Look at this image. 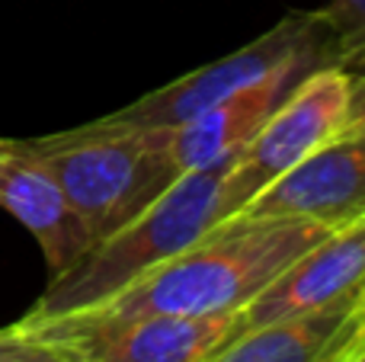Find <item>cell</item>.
I'll use <instances>...</instances> for the list:
<instances>
[{
    "label": "cell",
    "instance_id": "cell-1",
    "mask_svg": "<svg viewBox=\"0 0 365 362\" xmlns=\"http://www.w3.org/2000/svg\"><path fill=\"white\" fill-rule=\"evenodd\" d=\"M334 228L308 218L231 215L212 231L158 263L103 305L100 314H237ZM74 314V311H71Z\"/></svg>",
    "mask_w": 365,
    "mask_h": 362
},
{
    "label": "cell",
    "instance_id": "cell-2",
    "mask_svg": "<svg viewBox=\"0 0 365 362\" xmlns=\"http://www.w3.org/2000/svg\"><path fill=\"white\" fill-rule=\"evenodd\" d=\"M231 160L234 154H227L218 164L186 170L141 215L90 244L64 273L51 276L48 289L23 318H58L103 305L148 269L177 257L205 231L225 222Z\"/></svg>",
    "mask_w": 365,
    "mask_h": 362
},
{
    "label": "cell",
    "instance_id": "cell-3",
    "mask_svg": "<svg viewBox=\"0 0 365 362\" xmlns=\"http://www.w3.org/2000/svg\"><path fill=\"white\" fill-rule=\"evenodd\" d=\"M167 135L93 119L26 141L61 186L90 244H96L141 215L182 177L167 151Z\"/></svg>",
    "mask_w": 365,
    "mask_h": 362
},
{
    "label": "cell",
    "instance_id": "cell-4",
    "mask_svg": "<svg viewBox=\"0 0 365 362\" xmlns=\"http://www.w3.org/2000/svg\"><path fill=\"white\" fill-rule=\"evenodd\" d=\"M298 51H330L334 58V36L324 19V10L285 13L272 29L247 42L244 48L212 64H202L103 119L113 125L141 128V132H173V128L186 125L189 119L202 115L205 109H212L215 103H221L225 96L269 74L279 61L298 55Z\"/></svg>",
    "mask_w": 365,
    "mask_h": 362
},
{
    "label": "cell",
    "instance_id": "cell-5",
    "mask_svg": "<svg viewBox=\"0 0 365 362\" xmlns=\"http://www.w3.org/2000/svg\"><path fill=\"white\" fill-rule=\"evenodd\" d=\"M19 331L51 343L71 362H205L240 333L237 314H100L19 318Z\"/></svg>",
    "mask_w": 365,
    "mask_h": 362
},
{
    "label": "cell",
    "instance_id": "cell-6",
    "mask_svg": "<svg viewBox=\"0 0 365 362\" xmlns=\"http://www.w3.org/2000/svg\"><path fill=\"white\" fill-rule=\"evenodd\" d=\"M353 74L336 64L314 68L289 90L259 132L234 154L227 170V218L237 215L259 190L336 141L349 119Z\"/></svg>",
    "mask_w": 365,
    "mask_h": 362
},
{
    "label": "cell",
    "instance_id": "cell-7",
    "mask_svg": "<svg viewBox=\"0 0 365 362\" xmlns=\"http://www.w3.org/2000/svg\"><path fill=\"white\" fill-rule=\"evenodd\" d=\"M324 64H334L330 51H298V55L279 61L259 81L247 83L237 93L205 109L202 115L189 119L186 125L173 128L167 135V151H170L177 170H199V167L218 164L227 154H237L272 115V109L289 96V90L308 71L324 68Z\"/></svg>",
    "mask_w": 365,
    "mask_h": 362
},
{
    "label": "cell",
    "instance_id": "cell-8",
    "mask_svg": "<svg viewBox=\"0 0 365 362\" xmlns=\"http://www.w3.org/2000/svg\"><path fill=\"white\" fill-rule=\"evenodd\" d=\"M365 289V215L324 234L240 311V331L321 311Z\"/></svg>",
    "mask_w": 365,
    "mask_h": 362
},
{
    "label": "cell",
    "instance_id": "cell-9",
    "mask_svg": "<svg viewBox=\"0 0 365 362\" xmlns=\"http://www.w3.org/2000/svg\"><path fill=\"white\" fill-rule=\"evenodd\" d=\"M237 215L308 218L340 228L365 215V141L336 138L259 190Z\"/></svg>",
    "mask_w": 365,
    "mask_h": 362
},
{
    "label": "cell",
    "instance_id": "cell-10",
    "mask_svg": "<svg viewBox=\"0 0 365 362\" xmlns=\"http://www.w3.org/2000/svg\"><path fill=\"white\" fill-rule=\"evenodd\" d=\"M0 209L13 215L42 247L48 276H58L90 247L61 186L32 154L26 138H0Z\"/></svg>",
    "mask_w": 365,
    "mask_h": 362
},
{
    "label": "cell",
    "instance_id": "cell-11",
    "mask_svg": "<svg viewBox=\"0 0 365 362\" xmlns=\"http://www.w3.org/2000/svg\"><path fill=\"white\" fill-rule=\"evenodd\" d=\"M365 350L359 295L240 331L205 362H343Z\"/></svg>",
    "mask_w": 365,
    "mask_h": 362
},
{
    "label": "cell",
    "instance_id": "cell-12",
    "mask_svg": "<svg viewBox=\"0 0 365 362\" xmlns=\"http://www.w3.org/2000/svg\"><path fill=\"white\" fill-rule=\"evenodd\" d=\"M324 19L334 36V64L343 71L365 68V0H330Z\"/></svg>",
    "mask_w": 365,
    "mask_h": 362
},
{
    "label": "cell",
    "instance_id": "cell-13",
    "mask_svg": "<svg viewBox=\"0 0 365 362\" xmlns=\"http://www.w3.org/2000/svg\"><path fill=\"white\" fill-rule=\"evenodd\" d=\"M0 362H71V359L51 343L10 324L0 331Z\"/></svg>",
    "mask_w": 365,
    "mask_h": 362
},
{
    "label": "cell",
    "instance_id": "cell-14",
    "mask_svg": "<svg viewBox=\"0 0 365 362\" xmlns=\"http://www.w3.org/2000/svg\"><path fill=\"white\" fill-rule=\"evenodd\" d=\"M349 74H353V96H349V119H346L343 135L365 141V68L349 71Z\"/></svg>",
    "mask_w": 365,
    "mask_h": 362
},
{
    "label": "cell",
    "instance_id": "cell-15",
    "mask_svg": "<svg viewBox=\"0 0 365 362\" xmlns=\"http://www.w3.org/2000/svg\"><path fill=\"white\" fill-rule=\"evenodd\" d=\"M343 362H365V350H359V353H353V356H346Z\"/></svg>",
    "mask_w": 365,
    "mask_h": 362
},
{
    "label": "cell",
    "instance_id": "cell-16",
    "mask_svg": "<svg viewBox=\"0 0 365 362\" xmlns=\"http://www.w3.org/2000/svg\"><path fill=\"white\" fill-rule=\"evenodd\" d=\"M359 311H362V327H365V289H362V295H359Z\"/></svg>",
    "mask_w": 365,
    "mask_h": 362
}]
</instances>
